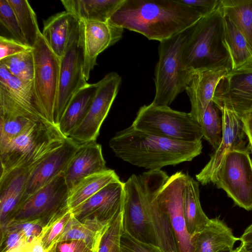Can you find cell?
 Masks as SVG:
<instances>
[{
    "label": "cell",
    "mask_w": 252,
    "mask_h": 252,
    "mask_svg": "<svg viewBox=\"0 0 252 252\" xmlns=\"http://www.w3.org/2000/svg\"><path fill=\"white\" fill-rule=\"evenodd\" d=\"M201 18L178 0H124L107 21L160 42L188 29Z\"/></svg>",
    "instance_id": "cell-1"
},
{
    "label": "cell",
    "mask_w": 252,
    "mask_h": 252,
    "mask_svg": "<svg viewBox=\"0 0 252 252\" xmlns=\"http://www.w3.org/2000/svg\"><path fill=\"white\" fill-rule=\"evenodd\" d=\"M109 146L117 157L149 170L191 161L202 149L201 140L170 139L140 131L131 125L111 138Z\"/></svg>",
    "instance_id": "cell-2"
},
{
    "label": "cell",
    "mask_w": 252,
    "mask_h": 252,
    "mask_svg": "<svg viewBox=\"0 0 252 252\" xmlns=\"http://www.w3.org/2000/svg\"><path fill=\"white\" fill-rule=\"evenodd\" d=\"M223 36V13L220 0L212 13L192 26L183 51L185 66L194 73L222 67L231 70V60Z\"/></svg>",
    "instance_id": "cell-3"
},
{
    "label": "cell",
    "mask_w": 252,
    "mask_h": 252,
    "mask_svg": "<svg viewBox=\"0 0 252 252\" xmlns=\"http://www.w3.org/2000/svg\"><path fill=\"white\" fill-rule=\"evenodd\" d=\"M67 138L57 126L39 121L26 131L0 146V175L20 167L37 164Z\"/></svg>",
    "instance_id": "cell-4"
},
{
    "label": "cell",
    "mask_w": 252,
    "mask_h": 252,
    "mask_svg": "<svg viewBox=\"0 0 252 252\" xmlns=\"http://www.w3.org/2000/svg\"><path fill=\"white\" fill-rule=\"evenodd\" d=\"M191 28L160 42L154 79L156 92L152 104L169 106L191 81L194 73L185 66L182 54Z\"/></svg>",
    "instance_id": "cell-5"
},
{
    "label": "cell",
    "mask_w": 252,
    "mask_h": 252,
    "mask_svg": "<svg viewBox=\"0 0 252 252\" xmlns=\"http://www.w3.org/2000/svg\"><path fill=\"white\" fill-rule=\"evenodd\" d=\"M131 126L140 131L175 140L193 142L203 138L199 124L190 113L174 110L168 106L151 103L142 106Z\"/></svg>",
    "instance_id": "cell-6"
},
{
    "label": "cell",
    "mask_w": 252,
    "mask_h": 252,
    "mask_svg": "<svg viewBox=\"0 0 252 252\" xmlns=\"http://www.w3.org/2000/svg\"><path fill=\"white\" fill-rule=\"evenodd\" d=\"M211 183L221 189L234 203L252 210V160L248 147L233 150L223 158Z\"/></svg>",
    "instance_id": "cell-7"
},
{
    "label": "cell",
    "mask_w": 252,
    "mask_h": 252,
    "mask_svg": "<svg viewBox=\"0 0 252 252\" xmlns=\"http://www.w3.org/2000/svg\"><path fill=\"white\" fill-rule=\"evenodd\" d=\"M140 192L155 244L162 252H179L169 220L155 199L169 176L161 170L138 175Z\"/></svg>",
    "instance_id": "cell-8"
},
{
    "label": "cell",
    "mask_w": 252,
    "mask_h": 252,
    "mask_svg": "<svg viewBox=\"0 0 252 252\" xmlns=\"http://www.w3.org/2000/svg\"><path fill=\"white\" fill-rule=\"evenodd\" d=\"M68 196L69 189L62 172L27 197L11 220L37 221L45 227L55 218L70 210Z\"/></svg>",
    "instance_id": "cell-9"
},
{
    "label": "cell",
    "mask_w": 252,
    "mask_h": 252,
    "mask_svg": "<svg viewBox=\"0 0 252 252\" xmlns=\"http://www.w3.org/2000/svg\"><path fill=\"white\" fill-rule=\"evenodd\" d=\"M34 71L33 83L44 113L54 124L59 85L60 59L51 50L41 32L32 48Z\"/></svg>",
    "instance_id": "cell-10"
},
{
    "label": "cell",
    "mask_w": 252,
    "mask_h": 252,
    "mask_svg": "<svg viewBox=\"0 0 252 252\" xmlns=\"http://www.w3.org/2000/svg\"><path fill=\"white\" fill-rule=\"evenodd\" d=\"M83 69L84 50L78 22L70 33L65 53L60 59L59 92L54 118L56 126L75 94L89 84Z\"/></svg>",
    "instance_id": "cell-11"
},
{
    "label": "cell",
    "mask_w": 252,
    "mask_h": 252,
    "mask_svg": "<svg viewBox=\"0 0 252 252\" xmlns=\"http://www.w3.org/2000/svg\"><path fill=\"white\" fill-rule=\"evenodd\" d=\"M98 82V88L88 112L68 137L79 145L96 141L101 126L117 95L122 78L117 72H111Z\"/></svg>",
    "instance_id": "cell-12"
},
{
    "label": "cell",
    "mask_w": 252,
    "mask_h": 252,
    "mask_svg": "<svg viewBox=\"0 0 252 252\" xmlns=\"http://www.w3.org/2000/svg\"><path fill=\"white\" fill-rule=\"evenodd\" d=\"M212 100L219 109L225 107L240 117L252 112V59L220 80Z\"/></svg>",
    "instance_id": "cell-13"
},
{
    "label": "cell",
    "mask_w": 252,
    "mask_h": 252,
    "mask_svg": "<svg viewBox=\"0 0 252 252\" xmlns=\"http://www.w3.org/2000/svg\"><path fill=\"white\" fill-rule=\"evenodd\" d=\"M188 175L180 171L169 177L155 196L169 220L179 252H193L191 235L187 230L183 206V194Z\"/></svg>",
    "instance_id": "cell-14"
},
{
    "label": "cell",
    "mask_w": 252,
    "mask_h": 252,
    "mask_svg": "<svg viewBox=\"0 0 252 252\" xmlns=\"http://www.w3.org/2000/svg\"><path fill=\"white\" fill-rule=\"evenodd\" d=\"M84 50V74L88 81L99 54L119 41L124 29L109 22L78 21Z\"/></svg>",
    "instance_id": "cell-15"
},
{
    "label": "cell",
    "mask_w": 252,
    "mask_h": 252,
    "mask_svg": "<svg viewBox=\"0 0 252 252\" xmlns=\"http://www.w3.org/2000/svg\"><path fill=\"white\" fill-rule=\"evenodd\" d=\"M124 197V183L112 182L70 211L80 221L96 220L111 223L123 209Z\"/></svg>",
    "instance_id": "cell-16"
},
{
    "label": "cell",
    "mask_w": 252,
    "mask_h": 252,
    "mask_svg": "<svg viewBox=\"0 0 252 252\" xmlns=\"http://www.w3.org/2000/svg\"><path fill=\"white\" fill-rule=\"evenodd\" d=\"M219 109L223 123L222 139L219 148L211 155L208 162L195 176L202 185L211 183L212 177L228 153L246 148V134L240 117L225 107Z\"/></svg>",
    "instance_id": "cell-17"
},
{
    "label": "cell",
    "mask_w": 252,
    "mask_h": 252,
    "mask_svg": "<svg viewBox=\"0 0 252 252\" xmlns=\"http://www.w3.org/2000/svg\"><path fill=\"white\" fill-rule=\"evenodd\" d=\"M123 214L125 230L136 239L155 244L141 199L138 175L124 183Z\"/></svg>",
    "instance_id": "cell-18"
},
{
    "label": "cell",
    "mask_w": 252,
    "mask_h": 252,
    "mask_svg": "<svg viewBox=\"0 0 252 252\" xmlns=\"http://www.w3.org/2000/svg\"><path fill=\"white\" fill-rule=\"evenodd\" d=\"M39 121L44 120L26 108L5 88L0 86V146L26 131Z\"/></svg>",
    "instance_id": "cell-19"
},
{
    "label": "cell",
    "mask_w": 252,
    "mask_h": 252,
    "mask_svg": "<svg viewBox=\"0 0 252 252\" xmlns=\"http://www.w3.org/2000/svg\"><path fill=\"white\" fill-rule=\"evenodd\" d=\"M79 146L77 143L67 138L62 146L38 163L29 178L24 200L51 182L60 173L64 172Z\"/></svg>",
    "instance_id": "cell-20"
},
{
    "label": "cell",
    "mask_w": 252,
    "mask_h": 252,
    "mask_svg": "<svg viewBox=\"0 0 252 252\" xmlns=\"http://www.w3.org/2000/svg\"><path fill=\"white\" fill-rule=\"evenodd\" d=\"M36 165L16 168L0 175V228L11 220L24 201L29 178Z\"/></svg>",
    "instance_id": "cell-21"
},
{
    "label": "cell",
    "mask_w": 252,
    "mask_h": 252,
    "mask_svg": "<svg viewBox=\"0 0 252 252\" xmlns=\"http://www.w3.org/2000/svg\"><path fill=\"white\" fill-rule=\"evenodd\" d=\"M229 70L225 67H218L195 72L185 91L191 104L190 114L199 124L204 112L212 101L220 80Z\"/></svg>",
    "instance_id": "cell-22"
},
{
    "label": "cell",
    "mask_w": 252,
    "mask_h": 252,
    "mask_svg": "<svg viewBox=\"0 0 252 252\" xmlns=\"http://www.w3.org/2000/svg\"><path fill=\"white\" fill-rule=\"evenodd\" d=\"M101 146L95 141L79 145L64 172L69 191L80 181L107 169Z\"/></svg>",
    "instance_id": "cell-23"
},
{
    "label": "cell",
    "mask_w": 252,
    "mask_h": 252,
    "mask_svg": "<svg viewBox=\"0 0 252 252\" xmlns=\"http://www.w3.org/2000/svg\"><path fill=\"white\" fill-rule=\"evenodd\" d=\"M240 240L219 217L210 219L200 231L191 235L193 252H226Z\"/></svg>",
    "instance_id": "cell-24"
},
{
    "label": "cell",
    "mask_w": 252,
    "mask_h": 252,
    "mask_svg": "<svg viewBox=\"0 0 252 252\" xmlns=\"http://www.w3.org/2000/svg\"><path fill=\"white\" fill-rule=\"evenodd\" d=\"M78 22L66 11L57 13L44 21L41 33L50 48L60 59L64 55L70 33Z\"/></svg>",
    "instance_id": "cell-25"
},
{
    "label": "cell",
    "mask_w": 252,
    "mask_h": 252,
    "mask_svg": "<svg viewBox=\"0 0 252 252\" xmlns=\"http://www.w3.org/2000/svg\"><path fill=\"white\" fill-rule=\"evenodd\" d=\"M124 0H62L65 10L78 21L106 22Z\"/></svg>",
    "instance_id": "cell-26"
},
{
    "label": "cell",
    "mask_w": 252,
    "mask_h": 252,
    "mask_svg": "<svg viewBox=\"0 0 252 252\" xmlns=\"http://www.w3.org/2000/svg\"><path fill=\"white\" fill-rule=\"evenodd\" d=\"M98 86L99 82L89 84L78 91L71 99L57 126L65 137L68 138L86 116Z\"/></svg>",
    "instance_id": "cell-27"
},
{
    "label": "cell",
    "mask_w": 252,
    "mask_h": 252,
    "mask_svg": "<svg viewBox=\"0 0 252 252\" xmlns=\"http://www.w3.org/2000/svg\"><path fill=\"white\" fill-rule=\"evenodd\" d=\"M111 223L101 222L96 220L80 221L75 219L71 213V218L57 242L68 240L81 241L93 252H98L102 238Z\"/></svg>",
    "instance_id": "cell-28"
},
{
    "label": "cell",
    "mask_w": 252,
    "mask_h": 252,
    "mask_svg": "<svg viewBox=\"0 0 252 252\" xmlns=\"http://www.w3.org/2000/svg\"><path fill=\"white\" fill-rule=\"evenodd\" d=\"M184 215L187 230L191 235L201 230L210 219L201 207L199 183L189 175L183 194Z\"/></svg>",
    "instance_id": "cell-29"
},
{
    "label": "cell",
    "mask_w": 252,
    "mask_h": 252,
    "mask_svg": "<svg viewBox=\"0 0 252 252\" xmlns=\"http://www.w3.org/2000/svg\"><path fill=\"white\" fill-rule=\"evenodd\" d=\"M119 181L115 171L110 169L83 178L69 191V209L77 207L109 184Z\"/></svg>",
    "instance_id": "cell-30"
},
{
    "label": "cell",
    "mask_w": 252,
    "mask_h": 252,
    "mask_svg": "<svg viewBox=\"0 0 252 252\" xmlns=\"http://www.w3.org/2000/svg\"><path fill=\"white\" fill-rule=\"evenodd\" d=\"M223 20L224 42L230 56L232 69H234L252 59V50L245 36L233 22L224 15Z\"/></svg>",
    "instance_id": "cell-31"
},
{
    "label": "cell",
    "mask_w": 252,
    "mask_h": 252,
    "mask_svg": "<svg viewBox=\"0 0 252 252\" xmlns=\"http://www.w3.org/2000/svg\"><path fill=\"white\" fill-rule=\"evenodd\" d=\"M21 104L42 120L48 121L37 96L33 80L25 81L12 75L7 81L0 83Z\"/></svg>",
    "instance_id": "cell-32"
},
{
    "label": "cell",
    "mask_w": 252,
    "mask_h": 252,
    "mask_svg": "<svg viewBox=\"0 0 252 252\" xmlns=\"http://www.w3.org/2000/svg\"><path fill=\"white\" fill-rule=\"evenodd\" d=\"M223 15L242 33L252 50V0H220Z\"/></svg>",
    "instance_id": "cell-33"
},
{
    "label": "cell",
    "mask_w": 252,
    "mask_h": 252,
    "mask_svg": "<svg viewBox=\"0 0 252 252\" xmlns=\"http://www.w3.org/2000/svg\"><path fill=\"white\" fill-rule=\"evenodd\" d=\"M7 0L14 12L26 45L32 48L41 32L35 13L28 0Z\"/></svg>",
    "instance_id": "cell-34"
},
{
    "label": "cell",
    "mask_w": 252,
    "mask_h": 252,
    "mask_svg": "<svg viewBox=\"0 0 252 252\" xmlns=\"http://www.w3.org/2000/svg\"><path fill=\"white\" fill-rule=\"evenodd\" d=\"M218 107L211 101L207 106L199 123L203 138L216 150L220 145L222 136L223 123Z\"/></svg>",
    "instance_id": "cell-35"
},
{
    "label": "cell",
    "mask_w": 252,
    "mask_h": 252,
    "mask_svg": "<svg viewBox=\"0 0 252 252\" xmlns=\"http://www.w3.org/2000/svg\"><path fill=\"white\" fill-rule=\"evenodd\" d=\"M0 62L18 79L25 81L33 80L34 63L32 49L8 57Z\"/></svg>",
    "instance_id": "cell-36"
},
{
    "label": "cell",
    "mask_w": 252,
    "mask_h": 252,
    "mask_svg": "<svg viewBox=\"0 0 252 252\" xmlns=\"http://www.w3.org/2000/svg\"><path fill=\"white\" fill-rule=\"evenodd\" d=\"M124 230L122 209L103 235L98 252H122L121 242Z\"/></svg>",
    "instance_id": "cell-37"
},
{
    "label": "cell",
    "mask_w": 252,
    "mask_h": 252,
    "mask_svg": "<svg viewBox=\"0 0 252 252\" xmlns=\"http://www.w3.org/2000/svg\"><path fill=\"white\" fill-rule=\"evenodd\" d=\"M71 217V212L69 210L52 220L44 228L40 238L43 247L46 251L48 252L57 242Z\"/></svg>",
    "instance_id": "cell-38"
},
{
    "label": "cell",
    "mask_w": 252,
    "mask_h": 252,
    "mask_svg": "<svg viewBox=\"0 0 252 252\" xmlns=\"http://www.w3.org/2000/svg\"><path fill=\"white\" fill-rule=\"evenodd\" d=\"M0 22L12 38L26 45L14 12L7 0H0Z\"/></svg>",
    "instance_id": "cell-39"
},
{
    "label": "cell",
    "mask_w": 252,
    "mask_h": 252,
    "mask_svg": "<svg viewBox=\"0 0 252 252\" xmlns=\"http://www.w3.org/2000/svg\"><path fill=\"white\" fill-rule=\"evenodd\" d=\"M122 252H162L157 245L140 241L124 230L121 242Z\"/></svg>",
    "instance_id": "cell-40"
},
{
    "label": "cell",
    "mask_w": 252,
    "mask_h": 252,
    "mask_svg": "<svg viewBox=\"0 0 252 252\" xmlns=\"http://www.w3.org/2000/svg\"><path fill=\"white\" fill-rule=\"evenodd\" d=\"M32 49L12 38H7L2 35L0 36V61Z\"/></svg>",
    "instance_id": "cell-41"
},
{
    "label": "cell",
    "mask_w": 252,
    "mask_h": 252,
    "mask_svg": "<svg viewBox=\"0 0 252 252\" xmlns=\"http://www.w3.org/2000/svg\"><path fill=\"white\" fill-rule=\"evenodd\" d=\"M198 13L202 17L212 13L218 6L220 0H178Z\"/></svg>",
    "instance_id": "cell-42"
},
{
    "label": "cell",
    "mask_w": 252,
    "mask_h": 252,
    "mask_svg": "<svg viewBox=\"0 0 252 252\" xmlns=\"http://www.w3.org/2000/svg\"><path fill=\"white\" fill-rule=\"evenodd\" d=\"M48 252H94L83 241H63L56 243Z\"/></svg>",
    "instance_id": "cell-43"
},
{
    "label": "cell",
    "mask_w": 252,
    "mask_h": 252,
    "mask_svg": "<svg viewBox=\"0 0 252 252\" xmlns=\"http://www.w3.org/2000/svg\"><path fill=\"white\" fill-rule=\"evenodd\" d=\"M6 252H48L42 245L40 238L32 241L12 249Z\"/></svg>",
    "instance_id": "cell-44"
},
{
    "label": "cell",
    "mask_w": 252,
    "mask_h": 252,
    "mask_svg": "<svg viewBox=\"0 0 252 252\" xmlns=\"http://www.w3.org/2000/svg\"><path fill=\"white\" fill-rule=\"evenodd\" d=\"M240 118L246 136L249 140L248 148L252 154V112L244 114Z\"/></svg>",
    "instance_id": "cell-45"
},
{
    "label": "cell",
    "mask_w": 252,
    "mask_h": 252,
    "mask_svg": "<svg viewBox=\"0 0 252 252\" xmlns=\"http://www.w3.org/2000/svg\"><path fill=\"white\" fill-rule=\"evenodd\" d=\"M239 239L246 247L252 246V223L245 229Z\"/></svg>",
    "instance_id": "cell-46"
},
{
    "label": "cell",
    "mask_w": 252,
    "mask_h": 252,
    "mask_svg": "<svg viewBox=\"0 0 252 252\" xmlns=\"http://www.w3.org/2000/svg\"><path fill=\"white\" fill-rule=\"evenodd\" d=\"M12 75L7 67L3 63L0 62V83L5 82Z\"/></svg>",
    "instance_id": "cell-47"
},
{
    "label": "cell",
    "mask_w": 252,
    "mask_h": 252,
    "mask_svg": "<svg viewBox=\"0 0 252 252\" xmlns=\"http://www.w3.org/2000/svg\"><path fill=\"white\" fill-rule=\"evenodd\" d=\"M229 252H251L247 247L243 244L241 245L234 250H232Z\"/></svg>",
    "instance_id": "cell-48"
},
{
    "label": "cell",
    "mask_w": 252,
    "mask_h": 252,
    "mask_svg": "<svg viewBox=\"0 0 252 252\" xmlns=\"http://www.w3.org/2000/svg\"><path fill=\"white\" fill-rule=\"evenodd\" d=\"M251 252H252V246L247 247Z\"/></svg>",
    "instance_id": "cell-49"
},
{
    "label": "cell",
    "mask_w": 252,
    "mask_h": 252,
    "mask_svg": "<svg viewBox=\"0 0 252 252\" xmlns=\"http://www.w3.org/2000/svg\"></svg>",
    "instance_id": "cell-50"
}]
</instances>
